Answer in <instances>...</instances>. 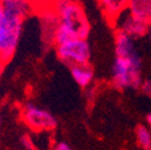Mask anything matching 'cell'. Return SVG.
<instances>
[{
  "mask_svg": "<svg viewBox=\"0 0 151 150\" xmlns=\"http://www.w3.org/2000/svg\"><path fill=\"white\" fill-rule=\"evenodd\" d=\"M115 58L110 70L111 84L118 90L139 89L143 82V60L133 39L115 34Z\"/></svg>",
  "mask_w": 151,
  "mask_h": 150,
  "instance_id": "cell-1",
  "label": "cell"
},
{
  "mask_svg": "<svg viewBox=\"0 0 151 150\" xmlns=\"http://www.w3.org/2000/svg\"><path fill=\"white\" fill-rule=\"evenodd\" d=\"M52 9L59 19L54 34V46L76 37L88 39L91 27L79 0H54Z\"/></svg>",
  "mask_w": 151,
  "mask_h": 150,
  "instance_id": "cell-2",
  "label": "cell"
},
{
  "mask_svg": "<svg viewBox=\"0 0 151 150\" xmlns=\"http://www.w3.org/2000/svg\"><path fill=\"white\" fill-rule=\"evenodd\" d=\"M25 17L0 5V61L7 64L17 52Z\"/></svg>",
  "mask_w": 151,
  "mask_h": 150,
  "instance_id": "cell-3",
  "label": "cell"
},
{
  "mask_svg": "<svg viewBox=\"0 0 151 150\" xmlns=\"http://www.w3.org/2000/svg\"><path fill=\"white\" fill-rule=\"evenodd\" d=\"M21 119L35 132H50L58 126V119L52 112L31 101L21 107Z\"/></svg>",
  "mask_w": 151,
  "mask_h": 150,
  "instance_id": "cell-4",
  "label": "cell"
},
{
  "mask_svg": "<svg viewBox=\"0 0 151 150\" xmlns=\"http://www.w3.org/2000/svg\"><path fill=\"white\" fill-rule=\"evenodd\" d=\"M55 52L58 58L66 65H84L91 59V47L88 39H71L64 43L56 45Z\"/></svg>",
  "mask_w": 151,
  "mask_h": 150,
  "instance_id": "cell-5",
  "label": "cell"
},
{
  "mask_svg": "<svg viewBox=\"0 0 151 150\" xmlns=\"http://www.w3.org/2000/svg\"><path fill=\"white\" fill-rule=\"evenodd\" d=\"M116 32H121L124 35H127L128 37L133 40L140 39L146 35V29H147V22L140 19V18L133 16L127 10L120 13L114 21Z\"/></svg>",
  "mask_w": 151,
  "mask_h": 150,
  "instance_id": "cell-6",
  "label": "cell"
},
{
  "mask_svg": "<svg viewBox=\"0 0 151 150\" xmlns=\"http://www.w3.org/2000/svg\"><path fill=\"white\" fill-rule=\"evenodd\" d=\"M70 74L74 83L83 89L89 88L95 79V71L90 64L70 66Z\"/></svg>",
  "mask_w": 151,
  "mask_h": 150,
  "instance_id": "cell-7",
  "label": "cell"
},
{
  "mask_svg": "<svg viewBox=\"0 0 151 150\" xmlns=\"http://www.w3.org/2000/svg\"><path fill=\"white\" fill-rule=\"evenodd\" d=\"M99 4L101 5L107 18L113 22L120 13L127 10L128 0H99Z\"/></svg>",
  "mask_w": 151,
  "mask_h": 150,
  "instance_id": "cell-8",
  "label": "cell"
},
{
  "mask_svg": "<svg viewBox=\"0 0 151 150\" xmlns=\"http://www.w3.org/2000/svg\"><path fill=\"white\" fill-rule=\"evenodd\" d=\"M127 11L145 22H151V0H128Z\"/></svg>",
  "mask_w": 151,
  "mask_h": 150,
  "instance_id": "cell-9",
  "label": "cell"
},
{
  "mask_svg": "<svg viewBox=\"0 0 151 150\" xmlns=\"http://www.w3.org/2000/svg\"><path fill=\"white\" fill-rule=\"evenodd\" d=\"M136 139L143 150H151V131L146 125H139L136 128Z\"/></svg>",
  "mask_w": 151,
  "mask_h": 150,
  "instance_id": "cell-10",
  "label": "cell"
},
{
  "mask_svg": "<svg viewBox=\"0 0 151 150\" xmlns=\"http://www.w3.org/2000/svg\"><path fill=\"white\" fill-rule=\"evenodd\" d=\"M25 1L31 6L32 10H37L40 12L45 9L50 7L54 3V0H25Z\"/></svg>",
  "mask_w": 151,
  "mask_h": 150,
  "instance_id": "cell-11",
  "label": "cell"
},
{
  "mask_svg": "<svg viewBox=\"0 0 151 150\" xmlns=\"http://www.w3.org/2000/svg\"><path fill=\"white\" fill-rule=\"evenodd\" d=\"M139 89L142 90V92L144 94L145 96H147L149 99H151V77L144 78Z\"/></svg>",
  "mask_w": 151,
  "mask_h": 150,
  "instance_id": "cell-12",
  "label": "cell"
},
{
  "mask_svg": "<svg viewBox=\"0 0 151 150\" xmlns=\"http://www.w3.org/2000/svg\"><path fill=\"white\" fill-rule=\"evenodd\" d=\"M22 143H23V146H24L27 150H35V145H34V143L31 142L30 137H28V136L23 137Z\"/></svg>",
  "mask_w": 151,
  "mask_h": 150,
  "instance_id": "cell-13",
  "label": "cell"
},
{
  "mask_svg": "<svg viewBox=\"0 0 151 150\" xmlns=\"http://www.w3.org/2000/svg\"><path fill=\"white\" fill-rule=\"evenodd\" d=\"M145 37H147V39L151 41V22L147 23V29H146V35Z\"/></svg>",
  "mask_w": 151,
  "mask_h": 150,
  "instance_id": "cell-14",
  "label": "cell"
},
{
  "mask_svg": "<svg viewBox=\"0 0 151 150\" xmlns=\"http://www.w3.org/2000/svg\"><path fill=\"white\" fill-rule=\"evenodd\" d=\"M146 126H147L149 130L151 131V112L146 115Z\"/></svg>",
  "mask_w": 151,
  "mask_h": 150,
  "instance_id": "cell-15",
  "label": "cell"
},
{
  "mask_svg": "<svg viewBox=\"0 0 151 150\" xmlns=\"http://www.w3.org/2000/svg\"><path fill=\"white\" fill-rule=\"evenodd\" d=\"M4 67H5V64H3L0 61V79H1V76H3V72H4Z\"/></svg>",
  "mask_w": 151,
  "mask_h": 150,
  "instance_id": "cell-16",
  "label": "cell"
},
{
  "mask_svg": "<svg viewBox=\"0 0 151 150\" xmlns=\"http://www.w3.org/2000/svg\"><path fill=\"white\" fill-rule=\"evenodd\" d=\"M4 1H5V0H0V5H1V4L4 3Z\"/></svg>",
  "mask_w": 151,
  "mask_h": 150,
  "instance_id": "cell-17",
  "label": "cell"
}]
</instances>
